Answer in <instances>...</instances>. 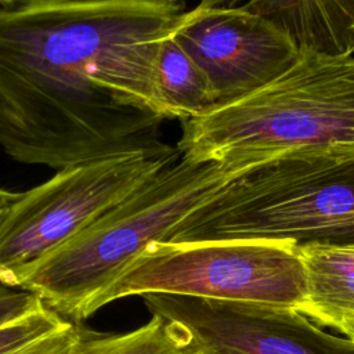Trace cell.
Returning <instances> with one entry per match:
<instances>
[{"instance_id":"8","label":"cell","mask_w":354,"mask_h":354,"mask_svg":"<svg viewBox=\"0 0 354 354\" xmlns=\"http://www.w3.org/2000/svg\"><path fill=\"white\" fill-rule=\"evenodd\" d=\"M171 35L205 72L216 105L272 82L300 53L283 30L242 6L198 4L181 15Z\"/></svg>"},{"instance_id":"16","label":"cell","mask_w":354,"mask_h":354,"mask_svg":"<svg viewBox=\"0 0 354 354\" xmlns=\"http://www.w3.org/2000/svg\"><path fill=\"white\" fill-rule=\"evenodd\" d=\"M17 195H18V192L0 187V213L17 198Z\"/></svg>"},{"instance_id":"2","label":"cell","mask_w":354,"mask_h":354,"mask_svg":"<svg viewBox=\"0 0 354 354\" xmlns=\"http://www.w3.org/2000/svg\"><path fill=\"white\" fill-rule=\"evenodd\" d=\"M264 163L248 156L192 162L180 155L37 263L19 289L35 293L65 319L82 322L90 304L151 243L166 241L188 214Z\"/></svg>"},{"instance_id":"10","label":"cell","mask_w":354,"mask_h":354,"mask_svg":"<svg viewBox=\"0 0 354 354\" xmlns=\"http://www.w3.org/2000/svg\"><path fill=\"white\" fill-rule=\"evenodd\" d=\"M239 6L268 19L299 48L354 55V0H245Z\"/></svg>"},{"instance_id":"6","label":"cell","mask_w":354,"mask_h":354,"mask_svg":"<svg viewBox=\"0 0 354 354\" xmlns=\"http://www.w3.org/2000/svg\"><path fill=\"white\" fill-rule=\"evenodd\" d=\"M180 158L165 141L57 170L0 213V283L18 288L46 256Z\"/></svg>"},{"instance_id":"11","label":"cell","mask_w":354,"mask_h":354,"mask_svg":"<svg viewBox=\"0 0 354 354\" xmlns=\"http://www.w3.org/2000/svg\"><path fill=\"white\" fill-rule=\"evenodd\" d=\"M171 32L158 51L155 91L162 118L183 122L207 112L216 100L205 72L174 40Z\"/></svg>"},{"instance_id":"5","label":"cell","mask_w":354,"mask_h":354,"mask_svg":"<svg viewBox=\"0 0 354 354\" xmlns=\"http://www.w3.org/2000/svg\"><path fill=\"white\" fill-rule=\"evenodd\" d=\"M145 293L253 301L301 310L304 270L289 239L153 242L90 304L93 315L111 301Z\"/></svg>"},{"instance_id":"1","label":"cell","mask_w":354,"mask_h":354,"mask_svg":"<svg viewBox=\"0 0 354 354\" xmlns=\"http://www.w3.org/2000/svg\"><path fill=\"white\" fill-rule=\"evenodd\" d=\"M184 12L183 0L0 7L1 151L59 170L160 142L156 57Z\"/></svg>"},{"instance_id":"7","label":"cell","mask_w":354,"mask_h":354,"mask_svg":"<svg viewBox=\"0 0 354 354\" xmlns=\"http://www.w3.org/2000/svg\"><path fill=\"white\" fill-rule=\"evenodd\" d=\"M152 315L181 326L202 354H354V340L321 330L285 306L178 295L141 296Z\"/></svg>"},{"instance_id":"9","label":"cell","mask_w":354,"mask_h":354,"mask_svg":"<svg viewBox=\"0 0 354 354\" xmlns=\"http://www.w3.org/2000/svg\"><path fill=\"white\" fill-rule=\"evenodd\" d=\"M297 250L306 288L300 313L354 340V242H307Z\"/></svg>"},{"instance_id":"13","label":"cell","mask_w":354,"mask_h":354,"mask_svg":"<svg viewBox=\"0 0 354 354\" xmlns=\"http://www.w3.org/2000/svg\"><path fill=\"white\" fill-rule=\"evenodd\" d=\"M69 324L71 321L43 304L28 315L0 326V354H15Z\"/></svg>"},{"instance_id":"4","label":"cell","mask_w":354,"mask_h":354,"mask_svg":"<svg viewBox=\"0 0 354 354\" xmlns=\"http://www.w3.org/2000/svg\"><path fill=\"white\" fill-rule=\"evenodd\" d=\"M354 242V151L279 156L220 189L163 242Z\"/></svg>"},{"instance_id":"17","label":"cell","mask_w":354,"mask_h":354,"mask_svg":"<svg viewBox=\"0 0 354 354\" xmlns=\"http://www.w3.org/2000/svg\"><path fill=\"white\" fill-rule=\"evenodd\" d=\"M18 0H0V7H4V6H10V4H14L17 3Z\"/></svg>"},{"instance_id":"14","label":"cell","mask_w":354,"mask_h":354,"mask_svg":"<svg viewBox=\"0 0 354 354\" xmlns=\"http://www.w3.org/2000/svg\"><path fill=\"white\" fill-rule=\"evenodd\" d=\"M44 303L35 293L0 283V326L17 321Z\"/></svg>"},{"instance_id":"3","label":"cell","mask_w":354,"mask_h":354,"mask_svg":"<svg viewBox=\"0 0 354 354\" xmlns=\"http://www.w3.org/2000/svg\"><path fill=\"white\" fill-rule=\"evenodd\" d=\"M176 147L192 162L354 151V55L300 48L272 82L183 120Z\"/></svg>"},{"instance_id":"15","label":"cell","mask_w":354,"mask_h":354,"mask_svg":"<svg viewBox=\"0 0 354 354\" xmlns=\"http://www.w3.org/2000/svg\"><path fill=\"white\" fill-rule=\"evenodd\" d=\"M245 0H199V6L205 7H232L239 6Z\"/></svg>"},{"instance_id":"12","label":"cell","mask_w":354,"mask_h":354,"mask_svg":"<svg viewBox=\"0 0 354 354\" xmlns=\"http://www.w3.org/2000/svg\"><path fill=\"white\" fill-rule=\"evenodd\" d=\"M75 324V354H202L181 326L158 315L124 333H101Z\"/></svg>"}]
</instances>
